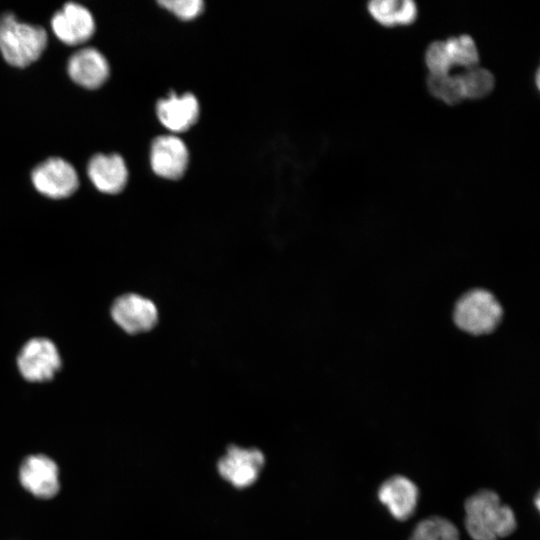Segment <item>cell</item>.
I'll return each mask as SVG.
<instances>
[{"mask_svg": "<svg viewBox=\"0 0 540 540\" xmlns=\"http://www.w3.org/2000/svg\"><path fill=\"white\" fill-rule=\"evenodd\" d=\"M111 316L114 322L129 334L149 331L158 320L155 304L133 293L122 295L114 301Z\"/></svg>", "mask_w": 540, "mask_h": 540, "instance_id": "9", "label": "cell"}, {"mask_svg": "<svg viewBox=\"0 0 540 540\" xmlns=\"http://www.w3.org/2000/svg\"><path fill=\"white\" fill-rule=\"evenodd\" d=\"M61 356L56 345L48 338L30 339L21 348L17 366L24 379L30 382L51 380L61 368Z\"/></svg>", "mask_w": 540, "mask_h": 540, "instance_id": "4", "label": "cell"}, {"mask_svg": "<svg viewBox=\"0 0 540 540\" xmlns=\"http://www.w3.org/2000/svg\"><path fill=\"white\" fill-rule=\"evenodd\" d=\"M370 16L380 25H410L418 17V7L411 0H372L367 5Z\"/></svg>", "mask_w": 540, "mask_h": 540, "instance_id": "15", "label": "cell"}, {"mask_svg": "<svg viewBox=\"0 0 540 540\" xmlns=\"http://www.w3.org/2000/svg\"><path fill=\"white\" fill-rule=\"evenodd\" d=\"M150 163L157 175L172 180L179 179L188 164L186 145L176 136H159L152 143Z\"/></svg>", "mask_w": 540, "mask_h": 540, "instance_id": "11", "label": "cell"}, {"mask_svg": "<svg viewBox=\"0 0 540 540\" xmlns=\"http://www.w3.org/2000/svg\"><path fill=\"white\" fill-rule=\"evenodd\" d=\"M48 35L41 26L19 21L13 13L0 17V53L11 66L24 68L45 51Z\"/></svg>", "mask_w": 540, "mask_h": 540, "instance_id": "2", "label": "cell"}, {"mask_svg": "<svg viewBox=\"0 0 540 540\" xmlns=\"http://www.w3.org/2000/svg\"><path fill=\"white\" fill-rule=\"evenodd\" d=\"M425 64L431 75H442L451 73L453 68L446 51L444 40L431 42L424 54Z\"/></svg>", "mask_w": 540, "mask_h": 540, "instance_id": "20", "label": "cell"}, {"mask_svg": "<svg viewBox=\"0 0 540 540\" xmlns=\"http://www.w3.org/2000/svg\"><path fill=\"white\" fill-rule=\"evenodd\" d=\"M159 4L183 20L197 17L204 8L201 0H163Z\"/></svg>", "mask_w": 540, "mask_h": 540, "instance_id": "21", "label": "cell"}, {"mask_svg": "<svg viewBox=\"0 0 540 540\" xmlns=\"http://www.w3.org/2000/svg\"><path fill=\"white\" fill-rule=\"evenodd\" d=\"M377 496L395 519L406 521L415 512L419 489L409 478L394 475L380 485Z\"/></svg>", "mask_w": 540, "mask_h": 540, "instance_id": "12", "label": "cell"}, {"mask_svg": "<svg viewBox=\"0 0 540 540\" xmlns=\"http://www.w3.org/2000/svg\"><path fill=\"white\" fill-rule=\"evenodd\" d=\"M502 308L487 290L473 289L463 294L454 307V322L461 330L472 335L492 332L499 324Z\"/></svg>", "mask_w": 540, "mask_h": 540, "instance_id": "3", "label": "cell"}, {"mask_svg": "<svg viewBox=\"0 0 540 540\" xmlns=\"http://www.w3.org/2000/svg\"><path fill=\"white\" fill-rule=\"evenodd\" d=\"M67 72L79 86L97 89L107 81L110 68L106 57L98 49L84 47L70 56Z\"/></svg>", "mask_w": 540, "mask_h": 540, "instance_id": "10", "label": "cell"}, {"mask_svg": "<svg viewBox=\"0 0 540 540\" xmlns=\"http://www.w3.org/2000/svg\"><path fill=\"white\" fill-rule=\"evenodd\" d=\"M87 174L95 188L106 194L121 192L128 179L124 159L118 154H96L88 162Z\"/></svg>", "mask_w": 540, "mask_h": 540, "instance_id": "13", "label": "cell"}, {"mask_svg": "<svg viewBox=\"0 0 540 540\" xmlns=\"http://www.w3.org/2000/svg\"><path fill=\"white\" fill-rule=\"evenodd\" d=\"M465 528L473 540H498L512 534L517 527L513 510L502 503L490 489H481L464 504Z\"/></svg>", "mask_w": 540, "mask_h": 540, "instance_id": "1", "label": "cell"}, {"mask_svg": "<svg viewBox=\"0 0 540 540\" xmlns=\"http://www.w3.org/2000/svg\"><path fill=\"white\" fill-rule=\"evenodd\" d=\"M18 475L21 486L37 498L50 499L60 490L58 465L47 455L27 456L19 467Z\"/></svg>", "mask_w": 540, "mask_h": 540, "instance_id": "7", "label": "cell"}, {"mask_svg": "<svg viewBox=\"0 0 540 540\" xmlns=\"http://www.w3.org/2000/svg\"><path fill=\"white\" fill-rule=\"evenodd\" d=\"M199 105L194 95L185 93L178 96L171 93L168 98L157 103V116L169 130L183 132L198 119Z\"/></svg>", "mask_w": 540, "mask_h": 540, "instance_id": "14", "label": "cell"}, {"mask_svg": "<svg viewBox=\"0 0 540 540\" xmlns=\"http://www.w3.org/2000/svg\"><path fill=\"white\" fill-rule=\"evenodd\" d=\"M453 67L469 69L479 65L480 54L475 40L468 34L451 36L444 40Z\"/></svg>", "mask_w": 540, "mask_h": 540, "instance_id": "17", "label": "cell"}, {"mask_svg": "<svg viewBox=\"0 0 540 540\" xmlns=\"http://www.w3.org/2000/svg\"><path fill=\"white\" fill-rule=\"evenodd\" d=\"M264 463V455L259 449L233 445L219 459L217 469L231 485L245 488L258 479Z\"/></svg>", "mask_w": 540, "mask_h": 540, "instance_id": "6", "label": "cell"}, {"mask_svg": "<svg viewBox=\"0 0 540 540\" xmlns=\"http://www.w3.org/2000/svg\"><path fill=\"white\" fill-rule=\"evenodd\" d=\"M427 88L433 97L447 105H456L465 99L458 74H429Z\"/></svg>", "mask_w": 540, "mask_h": 540, "instance_id": "19", "label": "cell"}, {"mask_svg": "<svg viewBox=\"0 0 540 540\" xmlns=\"http://www.w3.org/2000/svg\"><path fill=\"white\" fill-rule=\"evenodd\" d=\"M51 29L62 43L80 45L93 36L95 20L85 6L67 2L52 16Z\"/></svg>", "mask_w": 540, "mask_h": 540, "instance_id": "8", "label": "cell"}, {"mask_svg": "<svg viewBox=\"0 0 540 540\" xmlns=\"http://www.w3.org/2000/svg\"><path fill=\"white\" fill-rule=\"evenodd\" d=\"M409 540H460L457 527L448 519L432 516L420 521Z\"/></svg>", "mask_w": 540, "mask_h": 540, "instance_id": "18", "label": "cell"}, {"mask_svg": "<svg viewBox=\"0 0 540 540\" xmlns=\"http://www.w3.org/2000/svg\"><path fill=\"white\" fill-rule=\"evenodd\" d=\"M465 99L478 100L488 96L495 87L493 73L480 65L458 74Z\"/></svg>", "mask_w": 540, "mask_h": 540, "instance_id": "16", "label": "cell"}, {"mask_svg": "<svg viewBox=\"0 0 540 540\" xmlns=\"http://www.w3.org/2000/svg\"><path fill=\"white\" fill-rule=\"evenodd\" d=\"M35 189L51 199L71 196L79 186L76 169L65 159L51 157L37 165L31 173Z\"/></svg>", "mask_w": 540, "mask_h": 540, "instance_id": "5", "label": "cell"}]
</instances>
